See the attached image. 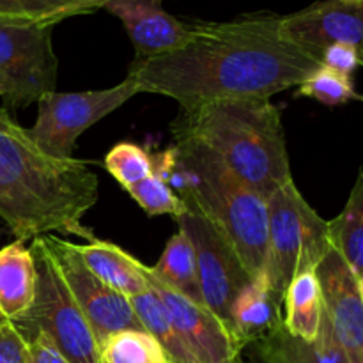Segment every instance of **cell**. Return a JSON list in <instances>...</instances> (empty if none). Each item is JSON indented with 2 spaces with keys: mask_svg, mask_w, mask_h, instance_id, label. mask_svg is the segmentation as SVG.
Listing matches in <instances>:
<instances>
[{
  "mask_svg": "<svg viewBox=\"0 0 363 363\" xmlns=\"http://www.w3.org/2000/svg\"><path fill=\"white\" fill-rule=\"evenodd\" d=\"M268 255L264 280L282 303L296 275L315 269L332 250L330 223L300 194L294 179L277 188L268 199Z\"/></svg>",
  "mask_w": 363,
  "mask_h": 363,
  "instance_id": "5",
  "label": "cell"
},
{
  "mask_svg": "<svg viewBox=\"0 0 363 363\" xmlns=\"http://www.w3.org/2000/svg\"><path fill=\"white\" fill-rule=\"evenodd\" d=\"M282 303L264 279H254L238 293L229 315V332L240 350L259 342L282 323Z\"/></svg>",
  "mask_w": 363,
  "mask_h": 363,
  "instance_id": "15",
  "label": "cell"
},
{
  "mask_svg": "<svg viewBox=\"0 0 363 363\" xmlns=\"http://www.w3.org/2000/svg\"><path fill=\"white\" fill-rule=\"evenodd\" d=\"M298 94L330 106L344 105L350 101H363V96L358 94L354 89L353 78L330 69L323 64L298 85Z\"/></svg>",
  "mask_w": 363,
  "mask_h": 363,
  "instance_id": "27",
  "label": "cell"
},
{
  "mask_svg": "<svg viewBox=\"0 0 363 363\" xmlns=\"http://www.w3.org/2000/svg\"><path fill=\"white\" fill-rule=\"evenodd\" d=\"M110 0H0V25H50L105 9Z\"/></svg>",
  "mask_w": 363,
  "mask_h": 363,
  "instance_id": "21",
  "label": "cell"
},
{
  "mask_svg": "<svg viewBox=\"0 0 363 363\" xmlns=\"http://www.w3.org/2000/svg\"><path fill=\"white\" fill-rule=\"evenodd\" d=\"M130 300L140 325L162 346L167 357V363H197L181 340L179 333L174 328L162 298L152 287L147 293L138 294Z\"/></svg>",
  "mask_w": 363,
  "mask_h": 363,
  "instance_id": "23",
  "label": "cell"
},
{
  "mask_svg": "<svg viewBox=\"0 0 363 363\" xmlns=\"http://www.w3.org/2000/svg\"><path fill=\"white\" fill-rule=\"evenodd\" d=\"M315 275L321 286L323 308L333 337L351 363H363L360 279L333 248L319 262Z\"/></svg>",
  "mask_w": 363,
  "mask_h": 363,
  "instance_id": "12",
  "label": "cell"
},
{
  "mask_svg": "<svg viewBox=\"0 0 363 363\" xmlns=\"http://www.w3.org/2000/svg\"><path fill=\"white\" fill-rule=\"evenodd\" d=\"M74 247L89 272L123 296L133 298L151 289L147 266L117 245L98 240Z\"/></svg>",
  "mask_w": 363,
  "mask_h": 363,
  "instance_id": "16",
  "label": "cell"
},
{
  "mask_svg": "<svg viewBox=\"0 0 363 363\" xmlns=\"http://www.w3.org/2000/svg\"><path fill=\"white\" fill-rule=\"evenodd\" d=\"M284 328L296 339L312 342L321 330L323 294L315 269L301 272L293 279L284 294Z\"/></svg>",
  "mask_w": 363,
  "mask_h": 363,
  "instance_id": "19",
  "label": "cell"
},
{
  "mask_svg": "<svg viewBox=\"0 0 363 363\" xmlns=\"http://www.w3.org/2000/svg\"><path fill=\"white\" fill-rule=\"evenodd\" d=\"M170 131L174 140L197 142L215 152L264 199L293 179L282 113L269 99H230L181 110Z\"/></svg>",
  "mask_w": 363,
  "mask_h": 363,
  "instance_id": "4",
  "label": "cell"
},
{
  "mask_svg": "<svg viewBox=\"0 0 363 363\" xmlns=\"http://www.w3.org/2000/svg\"><path fill=\"white\" fill-rule=\"evenodd\" d=\"M190 211L204 216L225 238L248 275L264 279L268 255V204L215 152L191 140H174L152 156Z\"/></svg>",
  "mask_w": 363,
  "mask_h": 363,
  "instance_id": "3",
  "label": "cell"
},
{
  "mask_svg": "<svg viewBox=\"0 0 363 363\" xmlns=\"http://www.w3.org/2000/svg\"><path fill=\"white\" fill-rule=\"evenodd\" d=\"M280 32L294 45L323 57L328 46H353L363 66V2L325 0L280 16Z\"/></svg>",
  "mask_w": 363,
  "mask_h": 363,
  "instance_id": "11",
  "label": "cell"
},
{
  "mask_svg": "<svg viewBox=\"0 0 363 363\" xmlns=\"http://www.w3.org/2000/svg\"><path fill=\"white\" fill-rule=\"evenodd\" d=\"M126 191L149 216L169 215L176 220L188 213V206L156 167L151 176L126 188Z\"/></svg>",
  "mask_w": 363,
  "mask_h": 363,
  "instance_id": "25",
  "label": "cell"
},
{
  "mask_svg": "<svg viewBox=\"0 0 363 363\" xmlns=\"http://www.w3.org/2000/svg\"><path fill=\"white\" fill-rule=\"evenodd\" d=\"M319 66L321 57L284 38L279 14L262 11L230 21H191L186 45L133 60L130 74L140 92L191 110L213 101L269 99Z\"/></svg>",
  "mask_w": 363,
  "mask_h": 363,
  "instance_id": "1",
  "label": "cell"
},
{
  "mask_svg": "<svg viewBox=\"0 0 363 363\" xmlns=\"http://www.w3.org/2000/svg\"><path fill=\"white\" fill-rule=\"evenodd\" d=\"M105 170L126 190L155 172V158L147 149L133 142H121L106 152Z\"/></svg>",
  "mask_w": 363,
  "mask_h": 363,
  "instance_id": "26",
  "label": "cell"
},
{
  "mask_svg": "<svg viewBox=\"0 0 363 363\" xmlns=\"http://www.w3.org/2000/svg\"><path fill=\"white\" fill-rule=\"evenodd\" d=\"M360 279V291H362V300H363V275L358 277Z\"/></svg>",
  "mask_w": 363,
  "mask_h": 363,
  "instance_id": "31",
  "label": "cell"
},
{
  "mask_svg": "<svg viewBox=\"0 0 363 363\" xmlns=\"http://www.w3.org/2000/svg\"><path fill=\"white\" fill-rule=\"evenodd\" d=\"M25 337L11 321L0 319V363L25 362Z\"/></svg>",
  "mask_w": 363,
  "mask_h": 363,
  "instance_id": "29",
  "label": "cell"
},
{
  "mask_svg": "<svg viewBox=\"0 0 363 363\" xmlns=\"http://www.w3.org/2000/svg\"><path fill=\"white\" fill-rule=\"evenodd\" d=\"M362 2H363V0H362Z\"/></svg>",
  "mask_w": 363,
  "mask_h": 363,
  "instance_id": "33",
  "label": "cell"
},
{
  "mask_svg": "<svg viewBox=\"0 0 363 363\" xmlns=\"http://www.w3.org/2000/svg\"><path fill=\"white\" fill-rule=\"evenodd\" d=\"M135 78L128 73L121 84L110 89L82 92H52L38 103V117L28 130L35 144L59 160L73 158L77 138L116 112L138 94Z\"/></svg>",
  "mask_w": 363,
  "mask_h": 363,
  "instance_id": "7",
  "label": "cell"
},
{
  "mask_svg": "<svg viewBox=\"0 0 363 363\" xmlns=\"http://www.w3.org/2000/svg\"><path fill=\"white\" fill-rule=\"evenodd\" d=\"M321 64L323 66L330 67L333 71H339V73L351 74L354 73L360 64V55H358L357 50L353 46H347V45H332L323 52L321 57Z\"/></svg>",
  "mask_w": 363,
  "mask_h": 363,
  "instance_id": "30",
  "label": "cell"
},
{
  "mask_svg": "<svg viewBox=\"0 0 363 363\" xmlns=\"http://www.w3.org/2000/svg\"><path fill=\"white\" fill-rule=\"evenodd\" d=\"M57 272L69 289L74 303L94 332L98 346L110 335L126 330H144L135 315L130 298L113 291L87 269L71 241L53 234H43Z\"/></svg>",
  "mask_w": 363,
  "mask_h": 363,
  "instance_id": "9",
  "label": "cell"
},
{
  "mask_svg": "<svg viewBox=\"0 0 363 363\" xmlns=\"http://www.w3.org/2000/svg\"><path fill=\"white\" fill-rule=\"evenodd\" d=\"M330 223L333 250L350 264L358 277L363 275V167L358 172L346 206Z\"/></svg>",
  "mask_w": 363,
  "mask_h": 363,
  "instance_id": "22",
  "label": "cell"
},
{
  "mask_svg": "<svg viewBox=\"0 0 363 363\" xmlns=\"http://www.w3.org/2000/svg\"><path fill=\"white\" fill-rule=\"evenodd\" d=\"M25 362L27 363H69L46 333L35 332L27 337Z\"/></svg>",
  "mask_w": 363,
  "mask_h": 363,
  "instance_id": "28",
  "label": "cell"
},
{
  "mask_svg": "<svg viewBox=\"0 0 363 363\" xmlns=\"http://www.w3.org/2000/svg\"><path fill=\"white\" fill-rule=\"evenodd\" d=\"M30 250L38 269L34 303L27 314L11 323L25 339L35 332L46 333L69 363H99L94 332L74 303L41 236L32 240Z\"/></svg>",
  "mask_w": 363,
  "mask_h": 363,
  "instance_id": "6",
  "label": "cell"
},
{
  "mask_svg": "<svg viewBox=\"0 0 363 363\" xmlns=\"http://www.w3.org/2000/svg\"><path fill=\"white\" fill-rule=\"evenodd\" d=\"M149 272L162 284L169 286L176 293L183 294L188 300L204 305L199 284L197 255L190 238L179 230L165 245V250L160 255L155 266H149ZM206 307V305H204Z\"/></svg>",
  "mask_w": 363,
  "mask_h": 363,
  "instance_id": "20",
  "label": "cell"
},
{
  "mask_svg": "<svg viewBox=\"0 0 363 363\" xmlns=\"http://www.w3.org/2000/svg\"><path fill=\"white\" fill-rule=\"evenodd\" d=\"M98 174L85 160L46 155L0 108V218L20 241L59 233L98 241L82 223L98 202Z\"/></svg>",
  "mask_w": 363,
  "mask_h": 363,
  "instance_id": "2",
  "label": "cell"
},
{
  "mask_svg": "<svg viewBox=\"0 0 363 363\" xmlns=\"http://www.w3.org/2000/svg\"><path fill=\"white\" fill-rule=\"evenodd\" d=\"M147 279L165 305L174 328L197 363H234L241 350L230 335L229 328L204 305L188 300L151 275Z\"/></svg>",
  "mask_w": 363,
  "mask_h": 363,
  "instance_id": "13",
  "label": "cell"
},
{
  "mask_svg": "<svg viewBox=\"0 0 363 363\" xmlns=\"http://www.w3.org/2000/svg\"><path fill=\"white\" fill-rule=\"evenodd\" d=\"M255 346L262 363H351L333 337L325 314L318 339L312 342L293 337L280 323Z\"/></svg>",
  "mask_w": 363,
  "mask_h": 363,
  "instance_id": "18",
  "label": "cell"
},
{
  "mask_svg": "<svg viewBox=\"0 0 363 363\" xmlns=\"http://www.w3.org/2000/svg\"><path fill=\"white\" fill-rule=\"evenodd\" d=\"M50 25H0V98L21 108L57 91L59 60Z\"/></svg>",
  "mask_w": 363,
  "mask_h": 363,
  "instance_id": "8",
  "label": "cell"
},
{
  "mask_svg": "<svg viewBox=\"0 0 363 363\" xmlns=\"http://www.w3.org/2000/svg\"><path fill=\"white\" fill-rule=\"evenodd\" d=\"M163 0H110L105 9L123 21L135 46V60L174 52L191 38V21H181L162 7Z\"/></svg>",
  "mask_w": 363,
  "mask_h": 363,
  "instance_id": "14",
  "label": "cell"
},
{
  "mask_svg": "<svg viewBox=\"0 0 363 363\" xmlns=\"http://www.w3.org/2000/svg\"><path fill=\"white\" fill-rule=\"evenodd\" d=\"M34 255L25 241H13L0 250V319L16 321L27 314L35 298Z\"/></svg>",
  "mask_w": 363,
  "mask_h": 363,
  "instance_id": "17",
  "label": "cell"
},
{
  "mask_svg": "<svg viewBox=\"0 0 363 363\" xmlns=\"http://www.w3.org/2000/svg\"><path fill=\"white\" fill-rule=\"evenodd\" d=\"M99 363H167L158 340L145 330H126L99 344Z\"/></svg>",
  "mask_w": 363,
  "mask_h": 363,
  "instance_id": "24",
  "label": "cell"
},
{
  "mask_svg": "<svg viewBox=\"0 0 363 363\" xmlns=\"http://www.w3.org/2000/svg\"><path fill=\"white\" fill-rule=\"evenodd\" d=\"M176 222L195 248L202 301L229 328L230 307L252 277L229 241L204 216L188 209Z\"/></svg>",
  "mask_w": 363,
  "mask_h": 363,
  "instance_id": "10",
  "label": "cell"
},
{
  "mask_svg": "<svg viewBox=\"0 0 363 363\" xmlns=\"http://www.w3.org/2000/svg\"><path fill=\"white\" fill-rule=\"evenodd\" d=\"M234 363H245V362H243V360H241V357H240V358H238V360H236V362H234Z\"/></svg>",
  "mask_w": 363,
  "mask_h": 363,
  "instance_id": "32",
  "label": "cell"
}]
</instances>
